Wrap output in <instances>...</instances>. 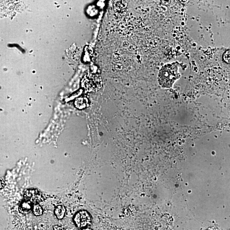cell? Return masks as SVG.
<instances>
[{
    "label": "cell",
    "instance_id": "6",
    "mask_svg": "<svg viewBox=\"0 0 230 230\" xmlns=\"http://www.w3.org/2000/svg\"><path fill=\"white\" fill-rule=\"evenodd\" d=\"M75 106L78 109L85 108L88 106V100L86 98H78L75 101Z\"/></svg>",
    "mask_w": 230,
    "mask_h": 230
},
{
    "label": "cell",
    "instance_id": "4",
    "mask_svg": "<svg viewBox=\"0 0 230 230\" xmlns=\"http://www.w3.org/2000/svg\"><path fill=\"white\" fill-rule=\"evenodd\" d=\"M25 201L31 204H38L43 200L41 192L35 189H29L26 190L24 196Z\"/></svg>",
    "mask_w": 230,
    "mask_h": 230
},
{
    "label": "cell",
    "instance_id": "9",
    "mask_svg": "<svg viewBox=\"0 0 230 230\" xmlns=\"http://www.w3.org/2000/svg\"><path fill=\"white\" fill-rule=\"evenodd\" d=\"M33 212L35 216H41L42 214L43 210L40 204H35L33 207Z\"/></svg>",
    "mask_w": 230,
    "mask_h": 230
},
{
    "label": "cell",
    "instance_id": "3",
    "mask_svg": "<svg viewBox=\"0 0 230 230\" xmlns=\"http://www.w3.org/2000/svg\"><path fill=\"white\" fill-rule=\"evenodd\" d=\"M91 217L89 213L85 211H79L74 218V221L76 226L83 228L91 223Z\"/></svg>",
    "mask_w": 230,
    "mask_h": 230
},
{
    "label": "cell",
    "instance_id": "11",
    "mask_svg": "<svg viewBox=\"0 0 230 230\" xmlns=\"http://www.w3.org/2000/svg\"><path fill=\"white\" fill-rule=\"evenodd\" d=\"M54 230H65V229L58 225H55L54 227Z\"/></svg>",
    "mask_w": 230,
    "mask_h": 230
},
{
    "label": "cell",
    "instance_id": "7",
    "mask_svg": "<svg viewBox=\"0 0 230 230\" xmlns=\"http://www.w3.org/2000/svg\"><path fill=\"white\" fill-rule=\"evenodd\" d=\"M31 204V203L26 201L23 202L20 205L19 207L20 212L24 214H28L31 212L32 209Z\"/></svg>",
    "mask_w": 230,
    "mask_h": 230
},
{
    "label": "cell",
    "instance_id": "10",
    "mask_svg": "<svg viewBox=\"0 0 230 230\" xmlns=\"http://www.w3.org/2000/svg\"><path fill=\"white\" fill-rule=\"evenodd\" d=\"M223 59L226 63H230V49L225 52L224 54Z\"/></svg>",
    "mask_w": 230,
    "mask_h": 230
},
{
    "label": "cell",
    "instance_id": "8",
    "mask_svg": "<svg viewBox=\"0 0 230 230\" xmlns=\"http://www.w3.org/2000/svg\"><path fill=\"white\" fill-rule=\"evenodd\" d=\"M66 212L65 207L63 205H58L56 207L55 210V216L58 219H63Z\"/></svg>",
    "mask_w": 230,
    "mask_h": 230
},
{
    "label": "cell",
    "instance_id": "1",
    "mask_svg": "<svg viewBox=\"0 0 230 230\" xmlns=\"http://www.w3.org/2000/svg\"><path fill=\"white\" fill-rule=\"evenodd\" d=\"M180 77L178 65L175 63L164 66L159 71L158 79L159 84L163 88H170Z\"/></svg>",
    "mask_w": 230,
    "mask_h": 230
},
{
    "label": "cell",
    "instance_id": "12",
    "mask_svg": "<svg viewBox=\"0 0 230 230\" xmlns=\"http://www.w3.org/2000/svg\"><path fill=\"white\" fill-rule=\"evenodd\" d=\"M5 185V183L2 179H1V182H0V188L1 189H3Z\"/></svg>",
    "mask_w": 230,
    "mask_h": 230
},
{
    "label": "cell",
    "instance_id": "13",
    "mask_svg": "<svg viewBox=\"0 0 230 230\" xmlns=\"http://www.w3.org/2000/svg\"><path fill=\"white\" fill-rule=\"evenodd\" d=\"M83 230H92V229H91V228H86L85 229H84Z\"/></svg>",
    "mask_w": 230,
    "mask_h": 230
},
{
    "label": "cell",
    "instance_id": "5",
    "mask_svg": "<svg viewBox=\"0 0 230 230\" xmlns=\"http://www.w3.org/2000/svg\"><path fill=\"white\" fill-rule=\"evenodd\" d=\"M114 10L117 14H122L126 10L127 3L126 2L124 1L116 2L114 4Z\"/></svg>",
    "mask_w": 230,
    "mask_h": 230
},
{
    "label": "cell",
    "instance_id": "2",
    "mask_svg": "<svg viewBox=\"0 0 230 230\" xmlns=\"http://www.w3.org/2000/svg\"><path fill=\"white\" fill-rule=\"evenodd\" d=\"M102 78L98 75L88 74L82 80V87L88 92H97L102 87Z\"/></svg>",
    "mask_w": 230,
    "mask_h": 230
}]
</instances>
